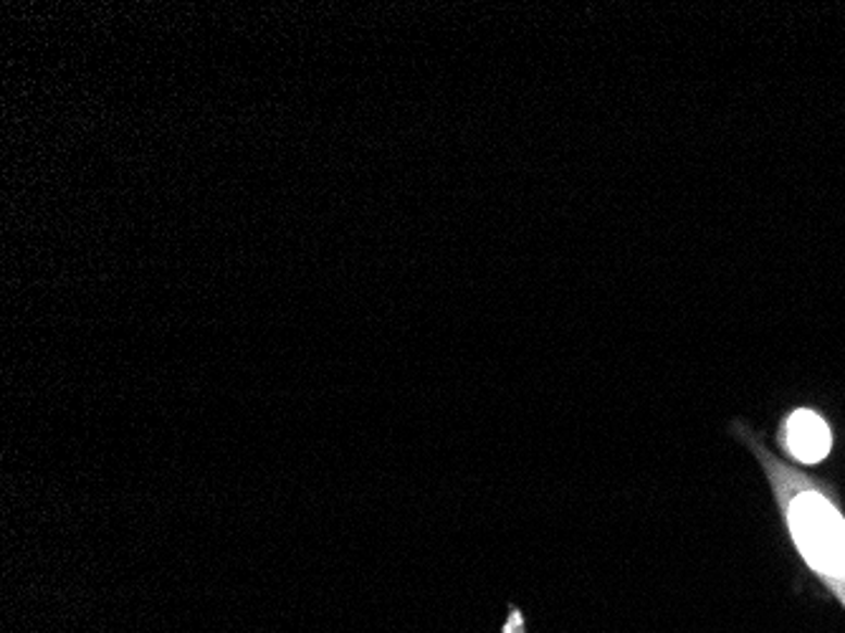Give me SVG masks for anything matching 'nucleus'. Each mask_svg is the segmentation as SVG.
I'll return each mask as SVG.
<instances>
[{"mask_svg": "<svg viewBox=\"0 0 845 633\" xmlns=\"http://www.w3.org/2000/svg\"><path fill=\"white\" fill-rule=\"evenodd\" d=\"M772 486L790 539L812 573L845 608V514L835 494L744 434Z\"/></svg>", "mask_w": 845, "mask_h": 633, "instance_id": "1", "label": "nucleus"}, {"mask_svg": "<svg viewBox=\"0 0 845 633\" xmlns=\"http://www.w3.org/2000/svg\"><path fill=\"white\" fill-rule=\"evenodd\" d=\"M780 444L800 464H818L831 454L833 434L823 415L810 408H797L782 421Z\"/></svg>", "mask_w": 845, "mask_h": 633, "instance_id": "2", "label": "nucleus"}]
</instances>
